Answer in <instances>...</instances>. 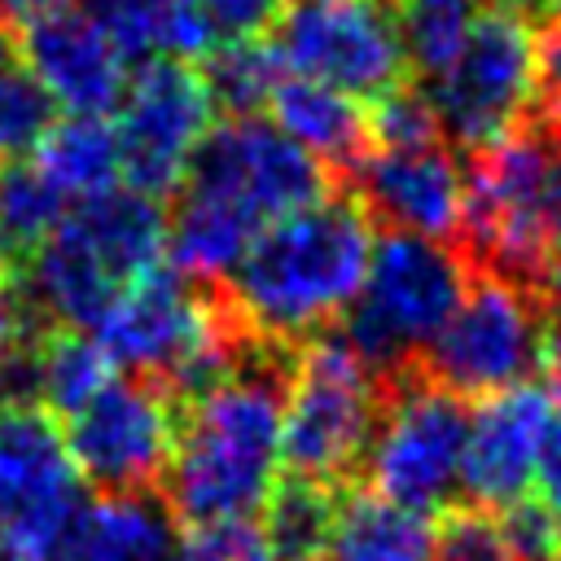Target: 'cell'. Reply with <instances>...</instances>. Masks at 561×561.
<instances>
[{
    "label": "cell",
    "instance_id": "6da1fadb",
    "mask_svg": "<svg viewBox=\"0 0 561 561\" xmlns=\"http://www.w3.org/2000/svg\"><path fill=\"white\" fill-rule=\"evenodd\" d=\"M333 175L272 118H219L184 171L167 215V263L224 280L263 228L329 197Z\"/></svg>",
    "mask_w": 561,
    "mask_h": 561
},
{
    "label": "cell",
    "instance_id": "7a4b0ae2",
    "mask_svg": "<svg viewBox=\"0 0 561 561\" xmlns=\"http://www.w3.org/2000/svg\"><path fill=\"white\" fill-rule=\"evenodd\" d=\"M294 351L254 342L245 359L184 408L162 504L175 526L259 517L280 482V430Z\"/></svg>",
    "mask_w": 561,
    "mask_h": 561
},
{
    "label": "cell",
    "instance_id": "3957f363",
    "mask_svg": "<svg viewBox=\"0 0 561 561\" xmlns=\"http://www.w3.org/2000/svg\"><path fill=\"white\" fill-rule=\"evenodd\" d=\"M373 237L377 228L359 202L333 188L316 206L263 228L219 285L254 337L298 346L333 329L355 302Z\"/></svg>",
    "mask_w": 561,
    "mask_h": 561
},
{
    "label": "cell",
    "instance_id": "277c9868",
    "mask_svg": "<svg viewBox=\"0 0 561 561\" xmlns=\"http://www.w3.org/2000/svg\"><path fill=\"white\" fill-rule=\"evenodd\" d=\"M465 294V263L451 245L377 228L364 285L333 324L346 346L386 381L412 368Z\"/></svg>",
    "mask_w": 561,
    "mask_h": 561
},
{
    "label": "cell",
    "instance_id": "5b68a950",
    "mask_svg": "<svg viewBox=\"0 0 561 561\" xmlns=\"http://www.w3.org/2000/svg\"><path fill=\"white\" fill-rule=\"evenodd\" d=\"M381 416V377L337 329L311 333L294 351L280 430V473L320 486H355Z\"/></svg>",
    "mask_w": 561,
    "mask_h": 561
},
{
    "label": "cell",
    "instance_id": "8992f818",
    "mask_svg": "<svg viewBox=\"0 0 561 561\" xmlns=\"http://www.w3.org/2000/svg\"><path fill=\"white\" fill-rule=\"evenodd\" d=\"M416 368L469 403L543 381V298L500 272L465 267V294Z\"/></svg>",
    "mask_w": 561,
    "mask_h": 561
},
{
    "label": "cell",
    "instance_id": "52a82bcc",
    "mask_svg": "<svg viewBox=\"0 0 561 561\" xmlns=\"http://www.w3.org/2000/svg\"><path fill=\"white\" fill-rule=\"evenodd\" d=\"M473 403L430 381L416 364L381 381V416L359 486L412 513H438L460 491Z\"/></svg>",
    "mask_w": 561,
    "mask_h": 561
},
{
    "label": "cell",
    "instance_id": "ba28073f",
    "mask_svg": "<svg viewBox=\"0 0 561 561\" xmlns=\"http://www.w3.org/2000/svg\"><path fill=\"white\" fill-rule=\"evenodd\" d=\"M425 92L460 158L504 140L539 105L535 22L504 0H486L460 53Z\"/></svg>",
    "mask_w": 561,
    "mask_h": 561
},
{
    "label": "cell",
    "instance_id": "9c48e42d",
    "mask_svg": "<svg viewBox=\"0 0 561 561\" xmlns=\"http://www.w3.org/2000/svg\"><path fill=\"white\" fill-rule=\"evenodd\" d=\"M184 408L153 377H110L61 421L79 482L101 500H145L167 491Z\"/></svg>",
    "mask_w": 561,
    "mask_h": 561
},
{
    "label": "cell",
    "instance_id": "30bf717a",
    "mask_svg": "<svg viewBox=\"0 0 561 561\" xmlns=\"http://www.w3.org/2000/svg\"><path fill=\"white\" fill-rule=\"evenodd\" d=\"M285 75L377 105L412 83L394 0H289L267 35Z\"/></svg>",
    "mask_w": 561,
    "mask_h": 561
},
{
    "label": "cell",
    "instance_id": "8fae6325",
    "mask_svg": "<svg viewBox=\"0 0 561 561\" xmlns=\"http://www.w3.org/2000/svg\"><path fill=\"white\" fill-rule=\"evenodd\" d=\"M215 127V101L197 66L175 57L140 61L118 96V167L127 188L167 202L180 193L193 149Z\"/></svg>",
    "mask_w": 561,
    "mask_h": 561
},
{
    "label": "cell",
    "instance_id": "7c38bea8",
    "mask_svg": "<svg viewBox=\"0 0 561 561\" xmlns=\"http://www.w3.org/2000/svg\"><path fill=\"white\" fill-rule=\"evenodd\" d=\"M79 473L48 408H0V548L48 561L79 508Z\"/></svg>",
    "mask_w": 561,
    "mask_h": 561
},
{
    "label": "cell",
    "instance_id": "4fadbf2b",
    "mask_svg": "<svg viewBox=\"0 0 561 561\" xmlns=\"http://www.w3.org/2000/svg\"><path fill=\"white\" fill-rule=\"evenodd\" d=\"M373 228L416 232L451 245L465 210V162L447 140L416 149H368L342 180Z\"/></svg>",
    "mask_w": 561,
    "mask_h": 561
},
{
    "label": "cell",
    "instance_id": "5bb4252c",
    "mask_svg": "<svg viewBox=\"0 0 561 561\" xmlns=\"http://www.w3.org/2000/svg\"><path fill=\"white\" fill-rule=\"evenodd\" d=\"M18 61L70 114H110L127 88V61L79 9V0L26 9L13 26Z\"/></svg>",
    "mask_w": 561,
    "mask_h": 561
},
{
    "label": "cell",
    "instance_id": "9a60e30c",
    "mask_svg": "<svg viewBox=\"0 0 561 561\" xmlns=\"http://www.w3.org/2000/svg\"><path fill=\"white\" fill-rule=\"evenodd\" d=\"M552 408H557L552 381H526V386L482 399L469 421L456 500H469V504H482L495 513L526 500Z\"/></svg>",
    "mask_w": 561,
    "mask_h": 561
},
{
    "label": "cell",
    "instance_id": "2e32d148",
    "mask_svg": "<svg viewBox=\"0 0 561 561\" xmlns=\"http://www.w3.org/2000/svg\"><path fill=\"white\" fill-rule=\"evenodd\" d=\"M267 118L302 145L329 175L333 184L373 149V127H368V105H359L346 92H333L316 79L280 75L267 101Z\"/></svg>",
    "mask_w": 561,
    "mask_h": 561
},
{
    "label": "cell",
    "instance_id": "e0dca14e",
    "mask_svg": "<svg viewBox=\"0 0 561 561\" xmlns=\"http://www.w3.org/2000/svg\"><path fill=\"white\" fill-rule=\"evenodd\" d=\"M175 517L162 495L83 500L48 561H175Z\"/></svg>",
    "mask_w": 561,
    "mask_h": 561
},
{
    "label": "cell",
    "instance_id": "ac0fdd59",
    "mask_svg": "<svg viewBox=\"0 0 561 561\" xmlns=\"http://www.w3.org/2000/svg\"><path fill=\"white\" fill-rule=\"evenodd\" d=\"M434 522L368 486H346L337 495L333 526L316 561H430Z\"/></svg>",
    "mask_w": 561,
    "mask_h": 561
},
{
    "label": "cell",
    "instance_id": "d6986e66",
    "mask_svg": "<svg viewBox=\"0 0 561 561\" xmlns=\"http://www.w3.org/2000/svg\"><path fill=\"white\" fill-rule=\"evenodd\" d=\"M35 167L66 202L96 197L114 188V180L123 175L118 131L114 123H105V114H66L44 131L35 149Z\"/></svg>",
    "mask_w": 561,
    "mask_h": 561
},
{
    "label": "cell",
    "instance_id": "ffe728a7",
    "mask_svg": "<svg viewBox=\"0 0 561 561\" xmlns=\"http://www.w3.org/2000/svg\"><path fill=\"white\" fill-rule=\"evenodd\" d=\"M66 197L44 180L35 162H4L0 167V267L18 276L26 259L57 232L66 219Z\"/></svg>",
    "mask_w": 561,
    "mask_h": 561
},
{
    "label": "cell",
    "instance_id": "44dd1931",
    "mask_svg": "<svg viewBox=\"0 0 561 561\" xmlns=\"http://www.w3.org/2000/svg\"><path fill=\"white\" fill-rule=\"evenodd\" d=\"M110 377H114L110 355L96 346V337H88L79 329H48L35 346L39 408H48L57 421L79 412Z\"/></svg>",
    "mask_w": 561,
    "mask_h": 561
},
{
    "label": "cell",
    "instance_id": "7402d4cb",
    "mask_svg": "<svg viewBox=\"0 0 561 561\" xmlns=\"http://www.w3.org/2000/svg\"><path fill=\"white\" fill-rule=\"evenodd\" d=\"M342 491L280 473L276 491L267 495V504L259 513V526L267 530V539L276 548V561H316L320 557Z\"/></svg>",
    "mask_w": 561,
    "mask_h": 561
},
{
    "label": "cell",
    "instance_id": "603a6c76",
    "mask_svg": "<svg viewBox=\"0 0 561 561\" xmlns=\"http://www.w3.org/2000/svg\"><path fill=\"white\" fill-rule=\"evenodd\" d=\"M482 4L486 0H394V18H399L412 83L430 88L451 66V57L460 53V44H465L469 26L478 22Z\"/></svg>",
    "mask_w": 561,
    "mask_h": 561
},
{
    "label": "cell",
    "instance_id": "cb8c5ba5",
    "mask_svg": "<svg viewBox=\"0 0 561 561\" xmlns=\"http://www.w3.org/2000/svg\"><path fill=\"white\" fill-rule=\"evenodd\" d=\"M197 70H202V79L210 88L215 114H224V118H250V114H263L267 118L272 88L285 75L272 39L219 44Z\"/></svg>",
    "mask_w": 561,
    "mask_h": 561
},
{
    "label": "cell",
    "instance_id": "d4e9b609",
    "mask_svg": "<svg viewBox=\"0 0 561 561\" xmlns=\"http://www.w3.org/2000/svg\"><path fill=\"white\" fill-rule=\"evenodd\" d=\"M53 123H57L53 92L18 57L0 66V167L35 153Z\"/></svg>",
    "mask_w": 561,
    "mask_h": 561
},
{
    "label": "cell",
    "instance_id": "484cf974",
    "mask_svg": "<svg viewBox=\"0 0 561 561\" xmlns=\"http://www.w3.org/2000/svg\"><path fill=\"white\" fill-rule=\"evenodd\" d=\"M430 561H517L504 517L495 508L451 500L434 517V543Z\"/></svg>",
    "mask_w": 561,
    "mask_h": 561
},
{
    "label": "cell",
    "instance_id": "4316f807",
    "mask_svg": "<svg viewBox=\"0 0 561 561\" xmlns=\"http://www.w3.org/2000/svg\"><path fill=\"white\" fill-rule=\"evenodd\" d=\"M175 561H276V548L259 517L188 526L175 543Z\"/></svg>",
    "mask_w": 561,
    "mask_h": 561
},
{
    "label": "cell",
    "instance_id": "83f0119b",
    "mask_svg": "<svg viewBox=\"0 0 561 561\" xmlns=\"http://www.w3.org/2000/svg\"><path fill=\"white\" fill-rule=\"evenodd\" d=\"M219 35V44H241V39H267L285 13L289 0H197Z\"/></svg>",
    "mask_w": 561,
    "mask_h": 561
},
{
    "label": "cell",
    "instance_id": "f1b7e54d",
    "mask_svg": "<svg viewBox=\"0 0 561 561\" xmlns=\"http://www.w3.org/2000/svg\"><path fill=\"white\" fill-rule=\"evenodd\" d=\"M530 482H535V500L561 526V390H557V408H552V421H548V434H543V447H539Z\"/></svg>",
    "mask_w": 561,
    "mask_h": 561
},
{
    "label": "cell",
    "instance_id": "f546056e",
    "mask_svg": "<svg viewBox=\"0 0 561 561\" xmlns=\"http://www.w3.org/2000/svg\"><path fill=\"white\" fill-rule=\"evenodd\" d=\"M504 4L522 9L535 26H539V22H557V18H561V0H504Z\"/></svg>",
    "mask_w": 561,
    "mask_h": 561
},
{
    "label": "cell",
    "instance_id": "4dcf8cb0",
    "mask_svg": "<svg viewBox=\"0 0 561 561\" xmlns=\"http://www.w3.org/2000/svg\"><path fill=\"white\" fill-rule=\"evenodd\" d=\"M22 4H26V0H0V26H4V31H9L13 22H18V13H22Z\"/></svg>",
    "mask_w": 561,
    "mask_h": 561
},
{
    "label": "cell",
    "instance_id": "1f68e13d",
    "mask_svg": "<svg viewBox=\"0 0 561 561\" xmlns=\"http://www.w3.org/2000/svg\"><path fill=\"white\" fill-rule=\"evenodd\" d=\"M13 57H18V48H13V31L0 26V66H9Z\"/></svg>",
    "mask_w": 561,
    "mask_h": 561
},
{
    "label": "cell",
    "instance_id": "d6a6232c",
    "mask_svg": "<svg viewBox=\"0 0 561 561\" xmlns=\"http://www.w3.org/2000/svg\"><path fill=\"white\" fill-rule=\"evenodd\" d=\"M0 561H9V557H4V548H0Z\"/></svg>",
    "mask_w": 561,
    "mask_h": 561
},
{
    "label": "cell",
    "instance_id": "836d02e7",
    "mask_svg": "<svg viewBox=\"0 0 561 561\" xmlns=\"http://www.w3.org/2000/svg\"><path fill=\"white\" fill-rule=\"evenodd\" d=\"M0 280H9V276H4V267H0Z\"/></svg>",
    "mask_w": 561,
    "mask_h": 561
}]
</instances>
